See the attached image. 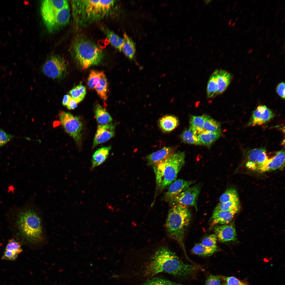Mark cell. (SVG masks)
Wrapping results in <instances>:
<instances>
[{
	"label": "cell",
	"mask_w": 285,
	"mask_h": 285,
	"mask_svg": "<svg viewBox=\"0 0 285 285\" xmlns=\"http://www.w3.org/2000/svg\"><path fill=\"white\" fill-rule=\"evenodd\" d=\"M276 92L282 98L285 99V83L284 82L279 83L277 86L276 88Z\"/></svg>",
	"instance_id": "7bdbcfd3"
},
{
	"label": "cell",
	"mask_w": 285,
	"mask_h": 285,
	"mask_svg": "<svg viewBox=\"0 0 285 285\" xmlns=\"http://www.w3.org/2000/svg\"><path fill=\"white\" fill-rule=\"evenodd\" d=\"M219 200L220 203L239 201V196L236 190L233 188L227 189L225 192L220 197Z\"/></svg>",
	"instance_id": "836d02e7"
},
{
	"label": "cell",
	"mask_w": 285,
	"mask_h": 285,
	"mask_svg": "<svg viewBox=\"0 0 285 285\" xmlns=\"http://www.w3.org/2000/svg\"><path fill=\"white\" fill-rule=\"evenodd\" d=\"M35 195L27 200L25 208L19 213L17 224L23 236L34 243H40L43 239V228L39 208L35 203Z\"/></svg>",
	"instance_id": "3957f363"
},
{
	"label": "cell",
	"mask_w": 285,
	"mask_h": 285,
	"mask_svg": "<svg viewBox=\"0 0 285 285\" xmlns=\"http://www.w3.org/2000/svg\"><path fill=\"white\" fill-rule=\"evenodd\" d=\"M203 131L214 132L221 129L220 123L210 116L204 115Z\"/></svg>",
	"instance_id": "1f68e13d"
},
{
	"label": "cell",
	"mask_w": 285,
	"mask_h": 285,
	"mask_svg": "<svg viewBox=\"0 0 285 285\" xmlns=\"http://www.w3.org/2000/svg\"><path fill=\"white\" fill-rule=\"evenodd\" d=\"M14 137V136L0 128V148L2 147Z\"/></svg>",
	"instance_id": "ab89813d"
},
{
	"label": "cell",
	"mask_w": 285,
	"mask_h": 285,
	"mask_svg": "<svg viewBox=\"0 0 285 285\" xmlns=\"http://www.w3.org/2000/svg\"><path fill=\"white\" fill-rule=\"evenodd\" d=\"M201 189V186L198 184L189 187L184 190L170 202L173 205H180L193 206L197 211V201Z\"/></svg>",
	"instance_id": "9c48e42d"
},
{
	"label": "cell",
	"mask_w": 285,
	"mask_h": 285,
	"mask_svg": "<svg viewBox=\"0 0 285 285\" xmlns=\"http://www.w3.org/2000/svg\"><path fill=\"white\" fill-rule=\"evenodd\" d=\"M71 98V97L69 95H65L64 96L62 102L63 105L66 106Z\"/></svg>",
	"instance_id": "f6af8a7d"
},
{
	"label": "cell",
	"mask_w": 285,
	"mask_h": 285,
	"mask_svg": "<svg viewBox=\"0 0 285 285\" xmlns=\"http://www.w3.org/2000/svg\"><path fill=\"white\" fill-rule=\"evenodd\" d=\"M238 20V18H237V19H236V21H237V20Z\"/></svg>",
	"instance_id": "681fc988"
},
{
	"label": "cell",
	"mask_w": 285,
	"mask_h": 285,
	"mask_svg": "<svg viewBox=\"0 0 285 285\" xmlns=\"http://www.w3.org/2000/svg\"><path fill=\"white\" fill-rule=\"evenodd\" d=\"M107 79L104 73L102 72L99 81L94 89L100 97L104 100H106L107 98Z\"/></svg>",
	"instance_id": "f546056e"
},
{
	"label": "cell",
	"mask_w": 285,
	"mask_h": 285,
	"mask_svg": "<svg viewBox=\"0 0 285 285\" xmlns=\"http://www.w3.org/2000/svg\"><path fill=\"white\" fill-rule=\"evenodd\" d=\"M237 2H235V5H237Z\"/></svg>",
	"instance_id": "7dc6e473"
},
{
	"label": "cell",
	"mask_w": 285,
	"mask_h": 285,
	"mask_svg": "<svg viewBox=\"0 0 285 285\" xmlns=\"http://www.w3.org/2000/svg\"><path fill=\"white\" fill-rule=\"evenodd\" d=\"M204 1L205 3L206 4H208L210 3L212 1H211V0H205V1Z\"/></svg>",
	"instance_id": "bcb514c9"
},
{
	"label": "cell",
	"mask_w": 285,
	"mask_h": 285,
	"mask_svg": "<svg viewBox=\"0 0 285 285\" xmlns=\"http://www.w3.org/2000/svg\"><path fill=\"white\" fill-rule=\"evenodd\" d=\"M67 65L64 59L54 55L45 62L43 66V71L45 75L53 79H60L64 76L67 72Z\"/></svg>",
	"instance_id": "ba28073f"
},
{
	"label": "cell",
	"mask_w": 285,
	"mask_h": 285,
	"mask_svg": "<svg viewBox=\"0 0 285 285\" xmlns=\"http://www.w3.org/2000/svg\"><path fill=\"white\" fill-rule=\"evenodd\" d=\"M5 250L11 251L18 255L22 251L20 243L13 239L9 240Z\"/></svg>",
	"instance_id": "74e56055"
},
{
	"label": "cell",
	"mask_w": 285,
	"mask_h": 285,
	"mask_svg": "<svg viewBox=\"0 0 285 285\" xmlns=\"http://www.w3.org/2000/svg\"><path fill=\"white\" fill-rule=\"evenodd\" d=\"M86 91L85 87L80 84L70 90L69 94L72 98L78 103L84 98L86 94Z\"/></svg>",
	"instance_id": "4dcf8cb0"
},
{
	"label": "cell",
	"mask_w": 285,
	"mask_h": 285,
	"mask_svg": "<svg viewBox=\"0 0 285 285\" xmlns=\"http://www.w3.org/2000/svg\"><path fill=\"white\" fill-rule=\"evenodd\" d=\"M221 279L219 276L210 275L207 278L205 285H221Z\"/></svg>",
	"instance_id": "60d3db41"
},
{
	"label": "cell",
	"mask_w": 285,
	"mask_h": 285,
	"mask_svg": "<svg viewBox=\"0 0 285 285\" xmlns=\"http://www.w3.org/2000/svg\"><path fill=\"white\" fill-rule=\"evenodd\" d=\"M68 4L67 0L42 1L41 12L45 24L49 22L60 10Z\"/></svg>",
	"instance_id": "30bf717a"
},
{
	"label": "cell",
	"mask_w": 285,
	"mask_h": 285,
	"mask_svg": "<svg viewBox=\"0 0 285 285\" xmlns=\"http://www.w3.org/2000/svg\"><path fill=\"white\" fill-rule=\"evenodd\" d=\"M204 117L202 116H192L190 120L189 128L198 136L203 131Z\"/></svg>",
	"instance_id": "4316f807"
},
{
	"label": "cell",
	"mask_w": 285,
	"mask_h": 285,
	"mask_svg": "<svg viewBox=\"0 0 285 285\" xmlns=\"http://www.w3.org/2000/svg\"><path fill=\"white\" fill-rule=\"evenodd\" d=\"M194 182V181L182 179L176 180L170 185L167 191L165 194V199L167 201H170L184 190L189 187Z\"/></svg>",
	"instance_id": "2e32d148"
},
{
	"label": "cell",
	"mask_w": 285,
	"mask_h": 285,
	"mask_svg": "<svg viewBox=\"0 0 285 285\" xmlns=\"http://www.w3.org/2000/svg\"><path fill=\"white\" fill-rule=\"evenodd\" d=\"M217 238L215 234H212L204 238L202 241L201 244L209 247L216 245Z\"/></svg>",
	"instance_id": "f35d334b"
},
{
	"label": "cell",
	"mask_w": 285,
	"mask_h": 285,
	"mask_svg": "<svg viewBox=\"0 0 285 285\" xmlns=\"http://www.w3.org/2000/svg\"><path fill=\"white\" fill-rule=\"evenodd\" d=\"M102 72L92 70L91 72L88 79V85L89 88L94 89L100 79Z\"/></svg>",
	"instance_id": "8d00e7d4"
},
{
	"label": "cell",
	"mask_w": 285,
	"mask_h": 285,
	"mask_svg": "<svg viewBox=\"0 0 285 285\" xmlns=\"http://www.w3.org/2000/svg\"><path fill=\"white\" fill-rule=\"evenodd\" d=\"M95 116L97 122L101 125L108 124L112 120L109 113L99 104L96 107Z\"/></svg>",
	"instance_id": "f1b7e54d"
},
{
	"label": "cell",
	"mask_w": 285,
	"mask_h": 285,
	"mask_svg": "<svg viewBox=\"0 0 285 285\" xmlns=\"http://www.w3.org/2000/svg\"><path fill=\"white\" fill-rule=\"evenodd\" d=\"M226 281L227 285H248L246 283L233 276L224 278Z\"/></svg>",
	"instance_id": "b9f144b4"
},
{
	"label": "cell",
	"mask_w": 285,
	"mask_h": 285,
	"mask_svg": "<svg viewBox=\"0 0 285 285\" xmlns=\"http://www.w3.org/2000/svg\"><path fill=\"white\" fill-rule=\"evenodd\" d=\"M274 116L272 111L265 105H259L253 111L248 124L249 126L260 125L265 124Z\"/></svg>",
	"instance_id": "7c38bea8"
},
{
	"label": "cell",
	"mask_w": 285,
	"mask_h": 285,
	"mask_svg": "<svg viewBox=\"0 0 285 285\" xmlns=\"http://www.w3.org/2000/svg\"><path fill=\"white\" fill-rule=\"evenodd\" d=\"M116 0H72L71 3L73 20L76 27L87 26L118 11Z\"/></svg>",
	"instance_id": "6da1fadb"
},
{
	"label": "cell",
	"mask_w": 285,
	"mask_h": 285,
	"mask_svg": "<svg viewBox=\"0 0 285 285\" xmlns=\"http://www.w3.org/2000/svg\"><path fill=\"white\" fill-rule=\"evenodd\" d=\"M72 49L76 60L84 68L97 64L103 58L101 49L83 35H79L75 37Z\"/></svg>",
	"instance_id": "8992f818"
},
{
	"label": "cell",
	"mask_w": 285,
	"mask_h": 285,
	"mask_svg": "<svg viewBox=\"0 0 285 285\" xmlns=\"http://www.w3.org/2000/svg\"><path fill=\"white\" fill-rule=\"evenodd\" d=\"M196 269L194 266L184 263L168 248L162 247L155 253L145 274L152 276L165 273L178 277H184L192 274Z\"/></svg>",
	"instance_id": "7a4b0ae2"
},
{
	"label": "cell",
	"mask_w": 285,
	"mask_h": 285,
	"mask_svg": "<svg viewBox=\"0 0 285 285\" xmlns=\"http://www.w3.org/2000/svg\"><path fill=\"white\" fill-rule=\"evenodd\" d=\"M221 134V129L214 132L203 131L197 137L201 145L209 146L219 138Z\"/></svg>",
	"instance_id": "7402d4cb"
},
{
	"label": "cell",
	"mask_w": 285,
	"mask_h": 285,
	"mask_svg": "<svg viewBox=\"0 0 285 285\" xmlns=\"http://www.w3.org/2000/svg\"><path fill=\"white\" fill-rule=\"evenodd\" d=\"M124 42L122 50L125 55L129 59L134 58L136 51L135 43L126 34L124 35Z\"/></svg>",
	"instance_id": "d4e9b609"
},
{
	"label": "cell",
	"mask_w": 285,
	"mask_h": 285,
	"mask_svg": "<svg viewBox=\"0 0 285 285\" xmlns=\"http://www.w3.org/2000/svg\"><path fill=\"white\" fill-rule=\"evenodd\" d=\"M222 285H227V284L226 283H224V284H223Z\"/></svg>",
	"instance_id": "c3c4849f"
},
{
	"label": "cell",
	"mask_w": 285,
	"mask_h": 285,
	"mask_svg": "<svg viewBox=\"0 0 285 285\" xmlns=\"http://www.w3.org/2000/svg\"><path fill=\"white\" fill-rule=\"evenodd\" d=\"M217 250L216 245L209 247L200 243L194 245L192 249V251L193 253L199 255L209 256L213 254Z\"/></svg>",
	"instance_id": "83f0119b"
},
{
	"label": "cell",
	"mask_w": 285,
	"mask_h": 285,
	"mask_svg": "<svg viewBox=\"0 0 285 285\" xmlns=\"http://www.w3.org/2000/svg\"><path fill=\"white\" fill-rule=\"evenodd\" d=\"M285 156L284 150L279 151L274 156L258 167L256 170L260 172H264L279 169L284 165Z\"/></svg>",
	"instance_id": "4fadbf2b"
},
{
	"label": "cell",
	"mask_w": 285,
	"mask_h": 285,
	"mask_svg": "<svg viewBox=\"0 0 285 285\" xmlns=\"http://www.w3.org/2000/svg\"><path fill=\"white\" fill-rule=\"evenodd\" d=\"M59 121L65 132L72 137L76 143H80L82 138V124L79 117L64 111L59 115Z\"/></svg>",
	"instance_id": "52a82bcc"
},
{
	"label": "cell",
	"mask_w": 285,
	"mask_h": 285,
	"mask_svg": "<svg viewBox=\"0 0 285 285\" xmlns=\"http://www.w3.org/2000/svg\"><path fill=\"white\" fill-rule=\"evenodd\" d=\"M247 161L253 163L257 168L268 159L266 150L264 148H255L250 150L246 153Z\"/></svg>",
	"instance_id": "ac0fdd59"
},
{
	"label": "cell",
	"mask_w": 285,
	"mask_h": 285,
	"mask_svg": "<svg viewBox=\"0 0 285 285\" xmlns=\"http://www.w3.org/2000/svg\"><path fill=\"white\" fill-rule=\"evenodd\" d=\"M191 218V213L187 206L175 205L169 210L165 224L169 236L179 243L185 253L184 239Z\"/></svg>",
	"instance_id": "277c9868"
},
{
	"label": "cell",
	"mask_w": 285,
	"mask_h": 285,
	"mask_svg": "<svg viewBox=\"0 0 285 285\" xmlns=\"http://www.w3.org/2000/svg\"><path fill=\"white\" fill-rule=\"evenodd\" d=\"M232 76L228 72L218 70L217 81L218 87V95L223 93L227 88L232 79Z\"/></svg>",
	"instance_id": "ffe728a7"
},
{
	"label": "cell",
	"mask_w": 285,
	"mask_h": 285,
	"mask_svg": "<svg viewBox=\"0 0 285 285\" xmlns=\"http://www.w3.org/2000/svg\"><path fill=\"white\" fill-rule=\"evenodd\" d=\"M240 207L239 206L229 210L213 212L210 220L211 225L214 226L218 224L225 225L228 224L238 211Z\"/></svg>",
	"instance_id": "e0dca14e"
},
{
	"label": "cell",
	"mask_w": 285,
	"mask_h": 285,
	"mask_svg": "<svg viewBox=\"0 0 285 285\" xmlns=\"http://www.w3.org/2000/svg\"><path fill=\"white\" fill-rule=\"evenodd\" d=\"M213 230L217 238L221 242L234 241L236 239V230L232 224L215 226Z\"/></svg>",
	"instance_id": "9a60e30c"
},
{
	"label": "cell",
	"mask_w": 285,
	"mask_h": 285,
	"mask_svg": "<svg viewBox=\"0 0 285 285\" xmlns=\"http://www.w3.org/2000/svg\"><path fill=\"white\" fill-rule=\"evenodd\" d=\"M174 153L172 148L165 147L148 155L146 159L148 164L154 167Z\"/></svg>",
	"instance_id": "d6986e66"
},
{
	"label": "cell",
	"mask_w": 285,
	"mask_h": 285,
	"mask_svg": "<svg viewBox=\"0 0 285 285\" xmlns=\"http://www.w3.org/2000/svg\"><path fill=\"white\" fill-rule=\"evenodd\" d=\"M115 135V127L112 124L98 125L94 139L92 148L107 141Z\"/></svg>",
	"instance_id": "5bb4252c"
},
{
	"label": "cell",
	"mask_w": 285,
	"mask_h": 285,
	"mask_svg": "<svg viewBox=\"0 0 285 285\" xmlns=\"http://www.w3.org/2000/svg\"><path fill=\"white\" fill-rule=\"evenodd\" d=\"M179 120L176 117L170 115L164 116L159 121L160 129L164 132H168L173 130L178 125Z\"/></svg>",
	"instance_id": "44dd1931"
},
{
	"label": "cell",
	"mask_w": 285,
	"mask_h": 285,
	"mask_svg": "<svg viewBox=\"0 0 285 285\" xmlns=\"http://www.w3.org/2000/svg\"><path fill=\"white\" fill-rule=\"evenodd\" d=\"M78 103L76 101L72 98L66 107L69 110H73L77 107Z\"/></svg>",
	"instance_id": "ee69618b"
},
{
	"label": "cell",
	"mask_w": 285,
	"mask_h": 285,
	"mask_svg": "<svg viewBox=\"0 0 285 285\" xmlns=\"http://www.w3.org/2000/svg\"><path fill=\"white\" fill-rule=\"evenodd\" d=\"M70 8L69 4L60 10L49 22L45 24L47 29L51 32L61 28L69 22Z\"/></svg>",
	"instance_id": "8fae6325"
},
{
	"label": "cell",
	"mask_w": 285,
	"mask_h": 285,
	"mask_svg": "<svg viewBox=\"0 0 285 285\" xmlns=\"http://www.w3.org/2000/svg\"><path fill=\"white\" fill-rule=\"evenodd\" d=\"M218 70L214 71L209 78L208 82L207 92V97L211 98L218 95V87L217 81Z\"/></svg>",
	"instance_id": "484cf974"
},
{
	"label": "cell",
	"mask_w": 285,
	"mask_h": 285,
	"mask_svg": "<svg viewBox=\"0 0 285 285\" xmlns=\"http://www.w3.org/2000/svg\"><path fill=\"white\" fill-rule=\"evenodd\" d=\"M101 28L112 45L119 51H121L124 42L123 39L107 27L103 26Z\"/></svg>",
	"instance_id": "cb8c5ba5"
},
{
	"label": "cell",
	"mask_w": 285,
	"mask_h": 285,
	"mask_svg": "<svg viewBox=\"0 0 285 285\" xmlns=\"http://www.w3.org/2000/svg\"><path fill=\"white\" fill-rule=\"evenodd\" d=\"M180 138L184 142L196 145H201L197 136L190 129L185 130L183 131Z\"/></svg>",
	"instance_id": "d6a6232c"
},
{
	"label": "cell",
	"mask_w": 285,
	"mask_h": 285,
	"mask_svg": "<svg viewBox=\"0 0 285 285\" xmlns=\"http://www.w3.org/2000/svg\"><path fill=\"white\" fill-rule=\"evenodd\" d=\"M183 152L174 153L153 167L157 186L162 189L175 181L177 174L185 163Z\"/></svg>",
	"instance_id": "5b68a950"
},
{
	"label": "cell",
	"mask_w": 285,
	"mask_h": 285,
	"mask_svg": "<svg viewBox=\"0 0 285 285\" xmlns=\"http://www.w3.org/2000/svg\"><path fill=\"white\" fill-rule=\"evenodd\" d=\"M111 146H109L99 149L94 153L92 159V167L94 168L102 164L107 158Z\"/></svg>",
	"instance_id": "603a6c76"
},
{
	"label": "cell",
	"mask_w": 285,
	"mask_h": 285,
	"mask_svg": "<svg viewBox=\"0 0 285 285\" xmlns=\"http://www.w3.org/2000/svg\"><path fill=\"white\" fill-rule=\"evenodd\" d=\"M141 285H181L169 280L159 277L150 279Z\"/></svg>",
	"instance_id": "e575fe53"
},
{
	"label": "cell",
	"mask_w": 285,
	"mask_h": 285,
	"mask_svg": "<svg viewBox=\"0 0 285 285\" xmlns=\"http://www.w3.org/2000/svg\"><path fill=\"white\" fill-rule=\"evenodd\" d=\"M239 206H240L239 200L220 202L215 207L213 212L229 210Z\"/></svg>",
	"instance_id": "d590c367"
}]
</instances>
